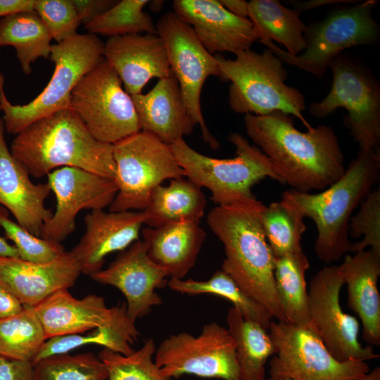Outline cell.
Here are the masks:
<instances>
[{
	"mask_svg": "<svg viewBox=\"0 0 380 380\" xmlns=\"http://www.w3.org/2000/svg\"><path fill=\"white\" fill-rule=\"evenodd\" d=\"M223 6L233 15L248 18V2L243 0H219Z\"/></svg>",
	"mask_w": 380,
	"mask_h": 380,
	"instance_id": "cell-47",
	"label": "cell"
},
{
	"mask_svg": "<svg viewBox=\"0 0 380 380\" xmlns=\"http://www.w3.org/2000/svg\"><path fill=\"white\" fill-rule=\"evenodd\" d=\"M33 10L57 43L77 34L81 22L72 0H34Z\"/></svg>",
	"mask_w": 380,
	"mask_h": 380,
	"instance_id": "cell-41",
	"label": "cell"
},
{
	"mask_svg": "<svg viewBox=\"0 0 380 380\" xmlns=\"http://www.w3.org/2000/svg\"><path fill=\"white\" fill-rule=\"evenodd\" d=\"M276 291L286 322L310 328L305 272L310 267L303 251L274 258Z\"/></svg>",
	"mask_w": 380,
	"mask_h": 380,
	"instance_id": "cell-32",
	"label": "cell"
},
{
	"mask_svg": "<svg viewBox=\"0 0 380 380\" xmlns=\"http://www.w3.org/2000/svg\"><path fill=\"white\" fill-rule=\"evenodd\" d=\"M265 207L257 198L215 206L209 212L207 223L224 246L222 270L273 319L286 322L276 291L275 259L261 222Z\"/></svg>",
	"mask_w": 380,
	"mask_h": 380,
	"instance_id": "cell-2",
	"label": "cell"
},
{
	"mask_svg": "<svg viewBox=\"0 0 380 380\" xmlns=\"http://www.w3.org/2000/svg\"><path fill=\"white\" fill-rule=\"evenodd\" d=\"M24 306L0 284V319L15 315Z\"/></svg>",
	"mask_w": 380,
	"mask_h": 380,
	"instance_id": "cell-44",
	"label": "cell"
},
{
	"mask_svg": "<svg viewBox=\"0 0 380 380\" xmlns=\"http://www.w3.org/2000/svg\"><path fill=\"white\" fill-rule=\"evenodd\" d=\"M348 290V306L360 317L362 338L370 346L380 345V253L369 248L346 254L338 265Z\"/></svg>",
	"mask_w": 380,
	"mask_h": 380,
	"instance_id": "cell-24",
	"label": "cell"
},
{
	"mask_svg": "<svg viewBox=\"0 0 380 380\" xmlns=\"http://www.w3.org/2000/svg\"><path fill=\"white\" fill-rule=\"evenodd\" d=\"M357 3L359 1H350V0H310L304 2L292 1L291 5L293 6V9L297 11L299 13L303 11H309L317 7H319L324 5L334 4L338 3Z\"/></svg>",
	"mask_w": 380,
	"mask_h": 380,
	"instance_id": "cell-46",
	"label": "cell"
},
{
	"mask_svg": "<svg viewBox=\"0 0 380 380\" xmlns=\"http://www.w3.org/2000/svg\"><path fill=\"white\" fill-rule=\"evenodd\" d=\"M377 4L376 0L359 1L352 6L336 9L324 20L306 26V48L298 56L288 53L272 41L260 42L283 62L320 78L331 61L343 51L377 42L380 27L372 15Z\"/></svg>",
	"mask_w": 380,
	"mask_h": 380,
	"instance_id": "cell-8",
	"label": "cell"
},
{
	"mask_svg": "<svg viewBox=\"0 0 380 380\" xmlns=\"http://www.w3.org/2000/svg\"><path fill=\"white\" fill-rule=\"evenodd\" d=\"M147 218L145 210H94L86 214L85 232L70 251L79 263L81 273L91 276L100 271L109 254L122 251L138 241Z\"/></svg>",
	"mask_w": 380,
	"mask_h": 380,
	"instance_id": "cell-19",
	"label": "cell"
},
{
	"mask_svg": "<svg viewBox=\"0 0 380 380\" xmlns=\"http://www.w3.org/2000/svg\"><path fill=\"white\" fill-rule=\"evenodd\" d=\"M380 177V150H359L343 176L320 193L284 191L281 201L303 218L312 220L317 237L315 253L331 263L351 252L349 222L353 210L372 191Z\"/></svg>",
	"mask_w": 380,
	"mask_h": 380,
	"instance_id": "cell-4",
	"label": "cell"
},
{
	"mask_svg": "<svg viewBox=\"0 0 380 380\" xmlns=\"http://www.w3.org/2000/svg\"><path fill=\"white\" fill-rule=\"evenodd\" d=\"M4 131L0 119V205L11 213L18 224L40 237L53 215L45 206L51 188L48 183L31 181L29 172L8 149Z\"/></svg>",
	"mask_w": 380,
	"mask_h": 380,
	"instance_id": "cell-21",
	"label": "cell"
},
{
	"mask_svg": "<svg viewBox=\"0 0 380 380\" xmlns=\"http://www.w3.org/2000/svg\"><path fill=\"white\" fill-rule=\"evenodd\" d=\"M227 323L235 345L239 380H265L266 362L276 353L267 330L258 323L245 319L233 306L228 310Z\"/></svg>",
	"mask_w": 380,
	"mask_h": 380,
	"instance_id": "cell-30",
	"label": "cell"
},
{
	"mask_svg": "<svg viewBox=\"0 0 380 380\" xmlns=\"http://www.w3.org/2000/svg\"><path fill=\"white\" fill-rule=\"evenodd\" d=\"M156 350L154 341L148 338L141 348L129 355L103 348L98 357L106 368L107 380H172L153 359Z\"/></svg>",
	"mask_w": 380,
	"mask_h": 380,
	"instance_id": "cell-38",
	"label": "cell"
},
{
	"mask_svg": "<svg viewBox=\"0 0 380 380\" xmlns=\"http://www.w3.org/2000/svg\"><path fill=\"white\" fill-rule=\"evenodd\" d=\"M246 133L270 159L283 184L300 192L324 190L344 174V155L334 129L321 125L300 132L281 111L246 114Z\"/></svg>",
	"mask_w": 380,
	"mask_h": 380,
	"instance_id": "cell-1",
	"label": "cell"
},
{
	"mask_svg": "<svg viewBox=\"0 0 380 380\" xmlns=\"http://www.w3.org/2000/svg\"><path fill=\"white\" fill-rule=\"evenodd\" d=\"M10 151L37 178L63 167L80 168L114 180L116 175L113 144L96 139L71 108L27 126L15 135Z\"/></svg>",
	"mask_w": 380,
	"mask_h": 380,
	"instance_id": "cell-3",
	"label": "cell"
},
{
	"mask_svg": "<svg viewBox=\"0 0 380 380\" xmlns=\"http://www.w3.org/2000/svg\"><path fill=\"white\" fill-rule=\"evenodd\" d=\"M151 260L171 278L182 279L196 264L207 234L198 220H184L141 230Z\"/></svg>",
	"mask_w": 380,
	"mask_h": 380,
	"instance_id": "cell-26",
	"label": "cell"
},
{
	"mask_svg": "<svg viewBox=\"0 0 380 380\" xmlns=\"http://www.w3.org/2000/svg\"><path fill=\"white\" fill-rule=\"evenodd\" d=\"M90 277L98 283L117 288L126 299L128 316L134 321L163 304L156 290L168 282L167 271L151 260L146 243L140 240L121 251L107 268Z\"/></svg>",
	"mask_w": 380,
	"mask_h": 380,
	"instance_id": "cell-17",
	"label": "cell"
},
{
	"mask_svg": "<svg viewBox=\"0 0 380 380\" xmlns=\"http://www.w3.org/2000/svg\"><path fill=\"white\" fill-rule=\"evenodd\" d=\"M34 0H0V17L33 10Z\"/></svg>",
	"mask_w": 380,
	"mask_h": 380,
	"instance_id": "cell-45",
	"label": "cell"
},
{
	"mask_svg": "<svg viewBox=\"0 0 380 380\" xmlns=\"http://www.w3.org/2000/svg\"><path fill=\"white\" fill-rule=\"evenodd\" d=\"M351 380H380V367H376L365 375Z\"/></svg>",
	"mask_w": 380,
	"mask_h": 380,
	"instance_id": "cell-49",
	"label": "cell"
},
{
	"mask_svg": "<svg viewBox=\"0 0 380 380\" xmlns=\"http://www.w3.org/2000/svg\"><path fill=\"white\" fill-rule=\"evenodd\" d=\"M265 380H291V379H287V378H284V377L270 376V378Z\"/></svg>",
	"mask_w": 380,
	"mask_h": 380,
	"instance_id": "cell-50",
	"label": "cell"
},
{
	"mask_svg": "<svg viewBox=\"0 0 380 380\" xmlns=\"http://www.w3.org/2000/svg\"><path fill=\"white\" fill-rule=\"evenodd\" d=\"M80 274L71 251L42 263L0 257V284L24 307L34 308L56 292L68 289Z\"/></svg>",
	"mask_w": 380,
	"mask_h": 380,
	"instance_id": "cell-20",
	"label": "cell"
},
{
	"mask_svg": "<svg viewBox=\"0 0 380 380\" xmlns=\"http://www.w3.org/2000/svg\"><path fill=\"white\" fill-rule=\"evenodd\" d=\"M0 257L19 258L15 247L2 236H0Z\"/></svg>",
	"mask_w": 380,
	"mask_h": 380,
	"instance_id": "cell-48",
	"label": "cell"
},
{
	"mask_svg": "<svg viewBox=\"0 0 380 380\" xmlns=\"http://www.w3.org/2000/svg\"><path fill=\"white\" fill-rule=\"evenodd\" d=\"M148 0L118 1L111 8L84 25L89 34L110 37L141 32L157 34L151 16L143 11Z\"/></svg>",
	"mask_w": 380,
	"mask_h": 380,
	"instance_id": "cell-36",
	"label": "cell"
},
{
	"mask_svg": "<svg viewBox=\"0 0 380 380\" xmlns=\"http://www.w3.org/2000/svg\"><path fill=\"white\" fill-rule=\"evenodd\" d=\"M47 339L83 334L111 322L115 306L108 308L102 296L89 294L78 299L68 289L56 292L34 308Z\"/></svg>",
	"mask_w": 380,
	"mask_h": 380,
	"instance_id": "cell-25",
	"label": "cell"
},
{
	"mask_svg": "<svg viewBox=\"0 0 380 380\" xmlns=\"http://www.w3.org/2000/svg\"><path fill=\"white\" fill-rule=\"evenodd\" d=\"M167 286L174 291L189 295L213 294L230 301L245 319L255 322L268 330L273 317L270 312L244 293L226 272L216 271L205 281L171 278Z\"/></svg>",
	"mask_w": 380,
	"mask_h": 380,
	"instance_id": "cell-33",
	"label": "cell"
},
{
	"mask_svg": "<svg viewBox=\"0 0 380 380\" xmlns=\"http://www.w3.org/2000/svg\"><path fill=\"white\" fill-rule=\"evenodd\" d=\"M0 380H34L33 365L0 356Z\"/></svg>",
	"mask_w": 380,
	"mask_h": 380,
	"instance_id": "cell-42",
	"label": "cell"
},
{
	"mask_svg": "<svg viewBox=\"0 0 380 380\" xmlns=\"http://www.w3.org/2000/svg\"><path fill=\"white\" fill-rule=\"evenodd\" d=\"M34 380H107L108 372L92 353H63L44 357L33 364Z\"/></svg>",
	"mask_w": 380,
	"mask_h": 380,
	"instance_id": "cell-37",
	"label": "cell"
},
{
	"mask_svg": "<svg viewBox=\"0 0 380 380\" xmlns=\"http://www.w3.org/2000/svg\"><path fill=\"white\" fill-rule=\"evenodd\" d=\"M47 177L56 208L40 237L58 243L75 230V219L80 210H103L110 206L118 191L114 179L77 167L58 168Z\"/></svg>",
	"mask_w": 380,
	"mask_h": 380,
	"instance_id": "cell-16",
	"label": "cell"
},
{
	"mask_svg": "<svg viewBox=\"0 0 380 380\" xmlns=\"http://www.w3.org/2000/svg\"><path fill=\"white\" fill-rule=\"evenodd\" d=\"M332 84L327 96L309 106L324 118L339 108L347 110L343 122L359 150H380V85L372 72L355 61L338 55L329 67Z\"/></svg>",
	"mask_w": 380,
	"mask_h": 380,
	"instance_id": "cell-9",
	"label": "cell"
},
{
	"mask_svg": "<svg viewBox=\"0 0 380 380\" xmlns=\"http://www.w3.org/2000/svg\"><path fill=\"white\" fill-rule=\"evenodd\" d=\"M268 330L276 349L270 362V376L351 380L369 372L366 362L337 360L310 328L272 320Z\"/></svg>",
	"mask_w": 380,
	"mask_h": 380,
	"instance_id": "cell-12",
	"label": "cell"
},
{
	"mask_svg": "<svg viewBox=\"0 0 380 380\" xmlns=\"http://www.w3.org/2000/svg\"><path fill=\"white\" fill-rule=\"evenodd\" d=\"M261 222L274 258L303 251L300 240L306 229L303 218L283 201L265 205Z\"/></svg>",
	"mask_w": 380,
	"mask_h": 380,
	"instance_id": "cell-35",
	"label": "cell"
},
{
	"mask_svg": "<svg viewBox=\"0 0 380 380\" xmlns=\"http://www.w3.org/2000/svg\"><path fill=\"white\" fill-rule=\"evenodd\" d=\"M207 201L201 187L185 177L173 179L168 186H157L144 210L150 227L184 220H198L204 215Z\"/></svg>",
	"mask_w": 380,
	"mask_h": 380,
	"instance_id": "cell-28",
	"label": "cell"
},
{
	"mask_svg": "<svg viewBox=\"0 0 380 380\" xmlns=\"http://www.w3.org/2000/svg\"><path fill=\"white\" fill-rule=\"evenodd\" d=\"M81 23L86 25L106 12L118 1L115 0H72Z\"/></svg>",
	"mask_w": 380,
	"mask_h": 380,
	"instance_id": "cell-43",
	"label": "cell"
},
{
	"mask_svg": "<svg viewBox=\"0 0 380 380\" xmlns=\"http://www.w3.org/2000/svg\"><path fill=\"white\" fill-rule=\"evenodd\" d=\"M113 158L118 191L109 211L144 210L157 186L184 177L170 146L143 131L114 144Z\"/></svg>",
	"mask_w": 380,
	"mask_h": 380,
	"instance_id": "cell-10",
	"label": "cell"
},
{
	"mask_svg": "<svg viewBox=\"0 0 380 380\" xmlns=\"http://www.w3.org/2000/svg\"><path fill=\"white\" fill-rule=\"evenodd\" d=\"M141 131L170 146L189 135L196 124L184 104L177 79L172 72L159 79L147 94L131 96Z\"/></svg>",
	"mask_w": 380,
	"mask_h": 380,
	"instance_id": "cell-23",
	"label": "cell"
},
{
	"mask_svg": "<svg viewBox=\"0 0 380 380\" xmlns=\"http://www.w3.org/2000/svg\"><path fill=\"white\" fill-rule=\"evenodd\" d=\"M227 139L235 148V157L230 159L200 153L184 138L170 145L184 177L200 187L207 188L217 206L257 198L252 187L266 177L283 184L273 164L260 148L238 132H230Z\"/></svg>",
	"mask_w": 380,
	"mask_h": 380,
	"instance_id": "cell-6",
	"label": "cell"
},
{
	"mask_svg": "<svg viewBox=\"0 0 380 380\" xmlns=\"http://www.w3.org/2000/svg\"><path fill=\"white\" fill-rule=\"evenodd\" d=\"M162 39L170 69L178 80L187 111L202 138L213 150L220 142L205 124L201 107V94L206 79L221 74L215 56L210 53L196 37L191 27L174 12L169 11L156 25Z\"/></svg>",
	"mask_w": 380,
	"mask_h": 380,
	"instance_id": "cell-13",
	"label": "cell"
},
{
	"mask_svg": "<svg viewBox=\"0 0 380 380\" xmlns=\"http://www.w3.org/2000/svg\"><path fill=\"white\" fill-rule=\"evenodd\" d=\"M103 58L130 96L141 94L151 79L165 77L172 72L164 43L158 34L110 37L104 43Z\"/></svg>",
	"mask_w": 380,
	"mask_h": 380,
	"instance_id": "cell-22",
	"label": "cell"
},
{
	"mask_svg": "<svg viewBox=\"0 0 380 380\" xmlns=\"http://www.w3.org/2000/svg\"><path fill=\"white\" fill-rule=\"evenodd\" d=\"M293 8L277 0H251L248 2V19L253 25L258 41H275L292 56H298L306 48V26Z\"/></svg>",
	"mask_w": 380,
	"mask_h": 380,
	"instance_id": "cell-29",
	"label": "cell"
},
{
	"mask_svg": "<svg viewBox=\"0 0 380 380\" xmlns=\"http://www.w3.org/2000/svg\"><path fill=\"white\" fill-rule=\"evenodd\" d=\"M355 215L350 219L349 234L353 238L362 236L360 241L353 243L351 252L367 248L380 253V189L372 190L360 204Z\"/></svg>",
	"mask_w": 380,
	"mask_h": 380,
	"instance_id": "cell-40",
	"label": "cell"
},
{
	"mask_svg": "<svg viewBox=\"0 0 380 380\" xmlns=\"http://www.w3.org/2000/svg\"><path fill=\"white\" fill-rule=\"evenodd\" d=\"M52 37L34 11L16 13L0 20V46H12L25 75L39 58L50 56Z\"/></svg>",
	"mask_w": 380,
	"mask_h": 380,
	"instance_id": "cell-31",
	"label": "cell"
},
{
	"mask_svg": "<svg viewBox=\"0 0 380 380\" xmlns=\"http://www.w3.org/2000/svg\"><path fill=\"white\" fill-rule=\"evenodd\" d=\"M343 284L338 265L324 267L312 277L308 290L310 328L340 362L378 358L371 346H363L358 341L357 319L341 306Z\"/></svg>",
	"mask_w": 380,
	"mask_h": 380,
	"instance_id": "cell-15",
	"label": "cell"
},
{
	"mask_svg": "<svg viewBox=\"0 0 380 380\" xmlns=\"http://www.w3.org/2000/svg\"><path fill=\"white\" fill-rule=\"evenodd\" d=\"M0 227L6 237L13 241L19 258L32 262L51 261L66 251L64 246L55 241L37 236L8 217V210L0 206Z\"/></svg>",
	"mask_w": 380,
	"mask_h": 380,
	"instance_id": "cell-39",
	"label": "cell"
},
{
	"mask_svg": "<svg viewBox=\"0 0 380 380\" xmlns=\"http://www.w3.org/2000/svg\"><path fill=\"white\" fill-rule=\"evenodd\" d=\"M139 332L135 321L127 313L125 303L115 306L113 319L108 324L87 333L55 336L47 339L32 362L52 355L68 353L86 345L101 346L105 349L127 355L134 350L132 345L138 339Z\"/></svg>",
	"mask_w": 380,
	"mask_h": 380,
	"instance_id": "cell-27",
	"label": "cell"
},
{
	"mask_svg": "<svg viewBox=\"0 0 380 380\" xmlns=\"http://www.w3.org/2000/svg\"><path fill=\"white\" fill-rule=\"evenodd\" d=\"M155 362L169 378L193 374L202 378L239 380L234 340L227 328L205 324L196 336L187 332L164 339L155 353Z\"/></svg>",
	"mask_w": 380,
	"mask_h": 380,
	"instance_id": "cell-14",
	"label": "cell"
},
{
	"mask_svg": "<svg viewBox=\"0 0 380 380\" xmlns=\"http://www.w3.org/2000/svg\"><path fill=\"white\" fill-rule=\"evenodd\" d=\"M0 110H1V105H0Z\"/></svg>",
	"mask_w": 380,
	"mask_h": 380,
	"instance_id": "cell-51",
	"label": "cell"
},
{
	"mask_svg": "<svg viewBox=\"0 0 380 380\" xmlns=\"http://www.w3.org/2000/svg\"><path fill=\"white\" fill-rule=\"evenodd\" d=\"M103 58L78 82L70 108L98 141L114 144L141 131L131 96Z\"/></svg>",
	"mask_w": 380,
	"mask_h": 380,
	"instance_id": "cell-11",
	"label": "cell"
},
{
	"mask_svg": "<svg viewBox=\"0 0 380 380\" xmlns=\"http://www.w3.org/2000/svg\"><path fill=\"white\" fill-rule=\"evenodd\" d=\"M104 43L95 34H77L51 45L50 59L54 72L44 90L25 105L7 99L4 78L0 73V105L5 130L18 134L37 120L63 109L70 108L71 94L78 82L103 59Z\"/></svg>",
	"mask_w": 380,
	"mask_h": 380,
	"instance_id": "cell-7",
	"label": "cell"
},
{
	"mask_svg": "<svg viewBox=\"0 0 380 380\" xmlns=\"http://www.w3.org/2000/svg\"><path fill=\"white\" fill-rule=\"evenodd\" d=\"M172 7L212 55L222 51L236 55L258 41L252 23L231 13L219 0H175Z\"/></svg>",
	"mask_w": 380,
	"mask_h": 380,
	"instance_id": "cell-18",
	"label": "cell"
},
{
	"mask_svg": "<svg viewBox=\"0 0 380 380\" xmlns=\"http://www.w3.org/2000/svg\"><path fill=\"white\" fill-rule=\"evenodd\" d=\"M215 58L220 79L231 82L228 103L234 112L265 115L281 111L299 119L307 129L312 127L302 113L306 109L303 94L285 83L287 70L270 49L243 51L234 60Z\"/></svg>",
	"mask_w": 380,
	"mask_h": 380,
	"instance_id": "cell-5",
	"label": "cell"
},
{
	"mask_svg": "<svg viewBox=\"0 0 380 380\" xmlns=\"http://www.w3.org/2000/svg\"><path fill=\"white\" fill-rule=\"evenodd\" d=\"M46 340L34 308L0 319V356L32 362Z\"/></svg>",
	"mask_w": 380,
	"mask_h": 380,
	"instance_id": "cell-34",
	"label": "cell"
}]
</instances>
